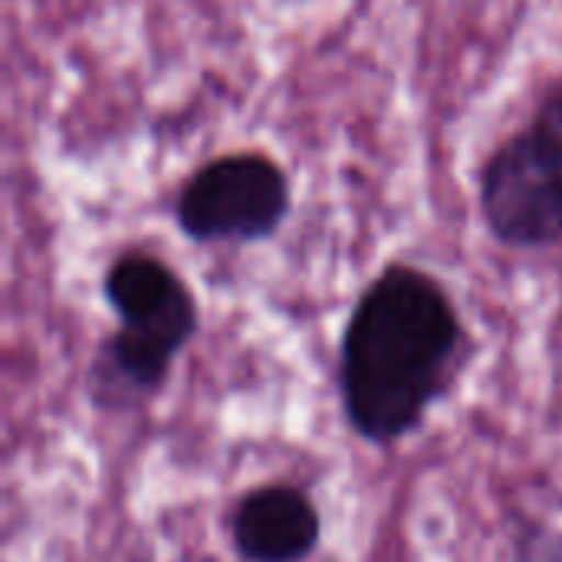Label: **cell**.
<instances>
[{"instance_id": "277c9868", "label": "cell", "mask_w": 562, "mask_h": 562, "mask_svg": "<svg viewBox=\"0 0 562 562\" xmlns=\"http://www.w3.org/2000/svg\"><path fill=\"white\" fill-rule=\"evenodd\" d=\"M481 214L494 240L540 250L562 240V158L530 128L494 148L481 171Z\"/></svg>"}, {"instance_id": "5b68a950", "label": "cell", "mask_w": 562, "mask_h": 562, "mask_svg": "<svg viewBox=\"0 0 562 562\" xmlns=\"http://www.w3.org/2000/svg\"><path fill=\"white\" fill-rule=\"evenodd\" d=\"M231 540L244 562H303L323 540V517L296 484H260L237 501Z\"/></svg>"}, {"instance_id": "8992f818", "label": "cell", "mask_w": 562, "mask_h": 562, "mask_svg": "<svg viewBox=\"0 0 562 562\" xmlns=\"http://www.w3.org/2000/svg\"><path fill=\"white\" fill-rule=\"evenodd\" d=\"M530 132H533L550 151H557L562 158V82H557V86L543 95V102H540V109H537V115H533V122H530Z\"/></svg>"}, {"instance_id": "52a82bcc", "label": "cell", "mask_w": 562, "mask_h": 562, "mask_svg": "<svg viewBox=\"0 0 562 562\" xmlns=\"http://www.w3.org/2000/svg\"><path fill=\"white\" fill-rule=\"evenodd\" d=\"M517 562H562V537L547 527H527L517 540Z\"/></svg>"}, {"instance_id": "7a4b0ae2", "label": "cell", "mask_w": 562, "mask_h": 562, "mask_svg": "<svg viewBox=\"0 0 562 562\" xmlns=\"http://www.w3.org/2000/svg\"><path fill=\"white\" fill-rule=\"evenodd\" d=\"M119 329L95 349L89 395L99 408H132L165 389L175 359L198 333L191 286L158 257L128 250L102 277Z\"/></svg>"}, {"instance_id": "3957f363", "label": "cell", "mask_w": 562, "mask_h": 562, "mask_svg": "<svg viewBox=\"0 0 562 562\" xmlns=\"http://www.w3.org/2000/svg\"><path fill=\"white\" fill-rule=\"evenodd\" d=\"M290 217V181L260 151H234L198 168L178 201L175 221L194 244H257Z\"/></svg>"}, {"instance_id": "6da1fadb", "label": "cell", "mask_w": 562, "mask_h": 562, "mask_svg": "<svg viewBox=\"0 0 562 562\" xmlns=\"http://www.w3.org/2000/svg\"><path fill=\"white\" fill-rule=\"evenodd\" d=\"M464 349L451 293L412 263H389L356 300L339 342L349 428L379 448L408 438L445 398Z\"/></svg>"}]
</instances>
